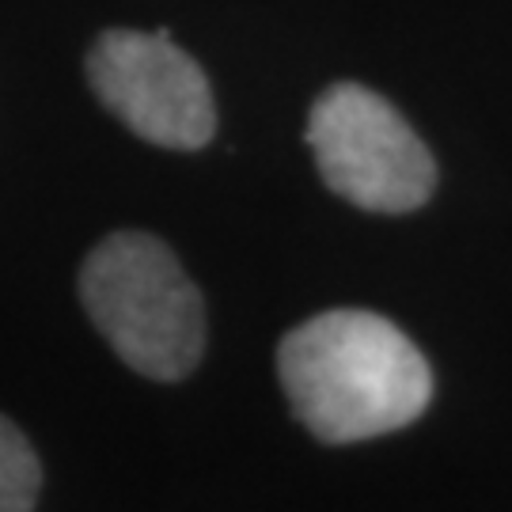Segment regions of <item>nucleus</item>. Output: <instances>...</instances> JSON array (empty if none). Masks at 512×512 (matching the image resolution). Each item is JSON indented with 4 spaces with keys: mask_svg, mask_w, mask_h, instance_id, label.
<instances>
[{
    "mask_svg": "<svg viewBox=\"0 0 512 512\" xmlns=\"http://www.w3.org/2000/svg\"><path fill=\"white\" fill-rule=\"evenodd\" d=\"M277 376L293 414L327 444L406 429L433 399L429 361L391 319L334 308L285 334Z\"/></svg>",
    "mask_w": 512,
    "mask_h": 512,
    "instance_id": "nucleus-1",
    "label": "nucleus"
},
{
    "mask_svg": "<svg viewBox=\"0 0 512 512\" xmlns=\"http://www.w3.org/2000/svg\"><path fill=\"white\" fill-rule=\"evenodd\" d=\"M80 300L133 372L183 380L205 353V304L164 239L114 232L80 270Z\"/></svg>",
    "mask_w": 512,
    "mask_h": 512,
    "instance_id": "nucleus-2",
    "label": "nucleus"
},
{
    "mask_svg": "<svg viewBox=\"0 0 512 512\" xmlns=\"http://www.w3.org/2000/svg\"><path fill=\"white\" fill-rule=\"evenodd\" d=\"M308 145L323 183L368 213H414L437 190L425 141L365 84H334L315 99Z\"/></svg>",
    "mask_w": 512,
    "mask_h": 512,
    "instance_id": "nucleus-3",
    "label": "nucleus"
},
{
    "mask_svg": "<svg viewBox=\"0 0 512 512\" xmlns=\"http://www.w3.org/2000/svg\"><path fill=\"white\" fill-rule=\"evenodd\" d=\"M88 80L99 103L148 145L194 152L213 141L217 107L202 65L160 31L114 27L95 38Z\"/></svg>",
    "mask_w": 512,
    "mask_h": 512,
    "instance_id": "nucleus-4",
    "label": "nucleus"
},
{
    "mask_svg": "<svg viewBox=\"0 0 512 512\" xmlns=\"http://www.w3.org/2000/svg\"><path fill=\"white\" fill-rule=\"evenodd\" d=\"M42 494V463L16 421L0 414V512H35Z\"/></svg>",
    "mask_w": 512,
    "mask_h": 512,
    "instance_id": "nucleus-5",
    "label": "nucleus"
}]
</instances>
